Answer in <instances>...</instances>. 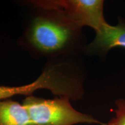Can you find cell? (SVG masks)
I'll return each mask as SVG.
<instances>
[{
	"label": "cell",
	"mask_w": 125,
	"mask_h": 125,
	"mask_svg": "<svg viewBox=\"0 0 125 125\" xmlns=\"http://www.w3.org/2000/svg\"><path fill=\"white\" fill-rule=\"evenodd\" d=\"M34 8L20 39L31 55L51 60L75 58L85 51L82 27L57 9Z\"/></svg>",
	"instance_id": "6da1fadb"
},
{
	"label": "cell",
	"mask_w": 125,
	"mask_h": 125,
	"mask_svg": "<svg viewBox=\"0 0 125 125\" xmlns=\"http://www.w3.org/2000/svg\"><path fill=\"white\" fill-rule=\"evenodd\" d=\"M23 104L35 125H75L80 123L107 125L91 115L76 110L67 97L45 99L26 97Z\"/></svg>",
	"instance_id": "7a4b0ae2"
},
{
	"label": "cell",
	"mask_w": 125,
	"mask_h": 125,
	"mask_svg": "<svg viewBox=\"0 0 125 125\" xmlns=\"http://www.w3.org/2000/svg\"><path fill=\"white\" fill-rule=\"evenodd\" d=\"M34 8H45L60 10L81 27H91L95 32L107 23L104 16L103 0H41L27 2Z\"/></svg>",
	"instance_id": "3957f363"
},
{
	"label": "cell",
	"mask_w": 125,
	"mask_h": 125,
	"mask_svg": "<svg viewBox=\"0 0 125 125\" xmlns=\"http://www.w3.org/2000/svg\"><path fill=\"white\" fill-rule=\"evenodd\" d=\"M116 47L125 49V20L121 18L116 25L107 22L103 24L96 32L92 42L86 46L85 51L90 54L104 56Z\"/></svg>",
	"instance_id": "277c9868"
},
{
	"label": "cell",
	"mask_w": 125,
	"mask_h": 125,
	"mask_svg": "<svg viewBox=\"0 0 125 125\" xmlns=\"http://www.w3.org/2000/svg\"><path fill=\"white\" fill-rule=\"evenodd\" d=\"M0 125H35L22 104L12 99L0 101Z\"/></svg>",
	"instance_id": "5b68a950"
},
{
	"label": "cell",
	"mask_w": 125,
	"mask_h": 125,
	"mask_svg": "<svg viewBox=\"0 0 125 125\" xmlns=\"http://www.w3.org/2000/svg\"><path fill=\"white\" fill-rule=\"evenodd\" d=\"M116 108L115 116L107 123V125H125V100L119 98L115 101Z\"/></svg>",
	"instance_id": "8992f818"
},
{
	"label": "cell",
	"mask_w": 125,
	"mask_h": 125,
	"mask_svg": "<svg viewBox=\"0 0 125 125\" xmlns=\"http://www.w3.org/2000/svg\"><path fill=\"white\" fill-rule=\"evenodd\" d=\"M4 100V96H3L2 93V86H0V101Z\"/></svg>",
	"instance_id": "52a82bcc"
}]
</instances>
